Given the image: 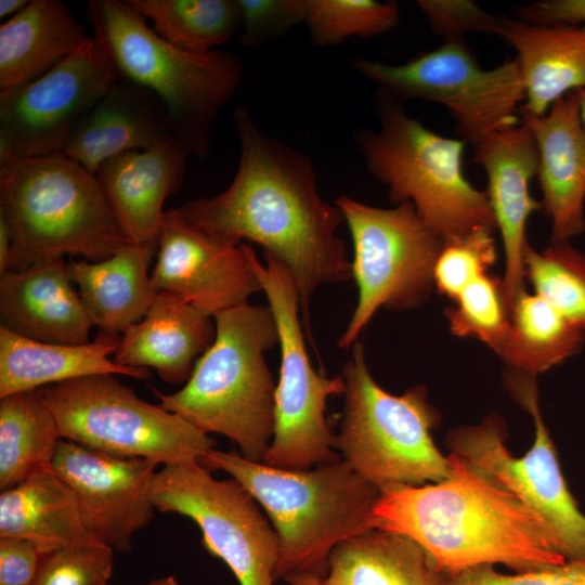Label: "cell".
<instances>
[{
	"mask_svg": "<svg viewBox=\"0 0 585 585\" xmlns=\"http://www.w3.org/2000/svg\"><path fill=\"white\" fill-rule=\"evenodd\" d=\"M506 386L514 399L533 418L531 448L514 457L506 447L507 428L491 414L480 424L447 433L446 446L472 468L515 494L545 524L554 547L566 561L585 562V515L569 490L558 454L543 421L535 376L509 370Z\"/></svg>",
	"mask_w": 585,
	"mask_h": 585,
	"instance_id": "cell-9",
	"label": "cell"
},
{
	"mask_svg": "<svg viewBox=\"0 0 585 585\" xmlns=\"http://www.w3.org/2000/svg\"><path fill=\"white\" fill-rule=\"evenodd\" d=\"M444 585H585V562L567 561L515 574H504L492 564H483L446 573Z\"/></svg>",
	"mask_w": 585,
	"mask_h": 585,
	"instance_id": "cell-40",
	"label": "cell"
},
{
	"mask_svg": "<svg viewBox=\"0 0 585 585\" xmlns=\"http://www.w3.org/2000/svg\"><path fill=\"white\" fill-rule=\"evenodd\" d=\"M116 376H84L39 389L62 439L161 466L200 463L214 448L207 433L159 404L142 400Z\"/></svg>",
	"mask_w": 585,
	"mask_h": 585,
	"instance_id": "cell-10",
	"label": "cell"
},
{
	"mask_svg": "<svg viewBox=\"0 0 585 585\" xmlns=\"http://www.w3.org/2000/svg\"><path fill=\"white\" fill-rule=\"evenodd\" d=\"M395 2L375 0H304L303 24L314 44L334 46L349 37H374L394 28Z\"/></svg>",
	"mask_w": 585,
	"mask_h": 585,
	"instance_id": "cell-34",
	"label": "cell"
},
{
	"mask_svg": "<svg viewBox=\"0 0 585 585\" xmlns=\"http://www.w3.org/2000/svg\"><path fill=\"white\" fill-rule=\"evenodd\" d=\"M336 205L351 234L358 287L355 309L337 343L351 349L380 308L403 311L427 300L443 239L410 202L385 209L341 195Z\"/></svg>",
	"mask_w": 585,
	"mask_h": 585,
	"instance_id": "cell-12",
	"label": "cell"
},
{
	"mask_svg": "<svg viewBox=\"0 0 585 585\" xmlns=\"http://www.w3.org/2000/svg\"><path fill=\"white\" fill-rule=\"evenodd\" d=\"M87 16L118 80L157 96L190 156L205 158L217 115L242 80L237 56L222 50L197 54L172 46L127 0H91Z\"/></svg>",
	"mask_w": 585,
	"mask_h": 585,
	"instance_id": "cell-6",
	"label": "cell"
},
{
	"mask_svg": "<svg viewBox=\"0 0 585 585\" xmlns=\"http://www.w3.org/2000/svg\"><path fill=\"white\" fill-rule=\"evenodd\" d=\"M473 150L474 162L487 176L485 193L503 240V295L510 314L515 300L525 291L526 223L542 208L530 192L531 181L538 171V152L532 131L521 120L490 134Z\"/></svg>",
	"mask_w": 585,
	"mask_h": 585,
	"instance_id": "cell-18",
	"label": "cell"
},
{
	"mask_svg": "<svg viewBox=\"0 0 585 585\" xmlns=\"http://www.w3.org/2000/svg\"><path fill=\"white\" fill-rule=\"evenodd\" d=\"M188 156L174 140L153 150L117 155L98 169L105 197L132 243L157 249L164 203L180 188Z\"/></svg>",
	"mask_w": 585,
	"mask_h": 585,
	"instance_id": "cell-21",
	"label": "cell"
},
{
	"mask_svg": "<svg viewBox=\"0 0 585 585\" xmlns=\"http://www.w3.org/2000/svg\"><path fill=\"white\" fill-rule=\"evenodd\" d=\"M62 440L56 419L40 390L0 399V490L52 468Z\"/></svg>",
	"mask_w": 585,
	"mask_h": 585,
	"instance_id": "cell-31",
	"label": "cell"
},
{
	"mask_svg": "<svg viewBox=\"0 0 585 585\" xmlns=\"http://www.w3.org/2000/svg\"><path fill=\"white\" fill-rule=\"evenodd\" d=\"M577 92L581 105L582 119L585 127V90H578Z\"/></svg>",
	"mask_w": 585,
	"mask_h": 585,
	"instance_id": "cell-47",
	"label": "cell"
},
{
	"mask_svg": "<svg viewBox=\"0 0 585 585\" xmlns=\"http://www.w3.org/2000/svg\"><path fill=\"white\" fill-rule=\"evenodd\" d=\"M105 585H108V584H105ZM145 585H179V583H178V581L176 580L174 576L168 575V576H165V577H159V578L153 580V581H151L150 583H147Z\"/></svg>",
	"mask_w": 585,
	"mask_h": 585,
	"instance_id": "cell-46",
	"label": "cell"
},
{
	"mask_svg": "<svg viewBox=\"0 0 585 585\" xmlns=\"http://www.w3.org/2000/svg\"><path fill=\"white\" fill-rule=\"evenodd\" d=\"M517 18L541 26H572L585 24V0H542L516 8Z\"/></svg>",
	"mask_w": 585,
	"mask_h": 585,
	"instance_id": "cell-42",
	"label": "cell"
},
{
	"mask_svg": "<svg viewBox=\"0 0 585 585\" xmlns=\"http://www.w3.org/2000/svg\"><path fill=\"white\" fill-rule=\"evenodd\" d=\"M239 159L220 194L184 203L183 218L214 243L236 247L243 239L282 263L298 290L311 338L309 302L323 284L352 278L351 261L337 232L339 207L321 196L310 158L265 134L246 108L234 112Z\"/></svg>",
	"mask_w": 585,
	"mask_h": 585,
	"instance_id": "cell-1",
	"label": "cell"
},
{
	"mask_svg": "<svg viewBox=\"0 0 585 585\" xmlns=\"http://www.w3.org/2000/svg\"><path fill=\"white\" fill-rule=\"evenodd\" d=\"M239 11V42L259 47L303 23L304 0H236Z\"/></svg>",
	"mask_w": 585,
	"mask_h": 585,
	"instance_id": "cell-38",
	"label": "cell"
},
{
	"mask_svg": "<svg viewBox=\"0 0 585 585\" xmlns=\"http://www.w3.org/2000/svg\"><path fill=\"white\" fill-rule=\"evenodd\" d=\"M453 335L473 338L495 352L509 326L502 280L489 272L470 283L445 310Z\"/></svg>",
	"mask_w": 585,
	"mask_h": 585,
	"instance_id": "cell-35",
	"label": "cell"
},
{
	"mask_svg": "<svg viewBox=\"0 0 585 585\" xmlns=\"http://www.w3.org/2000/svg\"><path fill=\"white\" fill-rule=\"evenodd\" d=\"M179 140L162 103L148 90L118 81L78 122L64 153L96 173L107 159Z\"/></svg>",
	"mask_w": 585,
	"mask_h": 585,
	"instance_id": "cell-22",
	"label": "cell"
},
{
	"mask_svg": "<svg viewBox=\"0 0 585 585\" xmlns=\"http://www.w3.org/2000/svg\"><path fill=\"white\" fill-rule=\"evenodd\" d=\"M200 464L229 473L266 512L280 541L275 582L302 573L324 578L338 544L376 529L380 490L344 459L289 470L212 448Z\"/></svg>",
	"mask_w": 585,
	"mask_h": 585,
	"instance_id": "cell-3",
	"label": "cell"
},
{
	"mask_svg": "<svg viewBox=\"0 0 585 585\" xmlns=\"http://www.w3.org/2000/svg\"><path fill=\"white\" fill-rule=\"evenodd\" d=\"M439 482L380 491L376 529L408 536L444 573L504 564L516 573L567 562L540 519L515 494L453 454Z\"/></svg>",
	"mask_w": 585,
	"mask_h": 585,
	"instance_id": "cell-2",
	"label": "cell"
},
{
	"mask_svg": "<svg viewBox=\"0 0 585 585\" xmlns=\"http://www.w3.org/2000/svg\"><path fill=\"white\" fill-rule=\"evenodd\" d=\"M538 152L542 207L551 220L552 242L585 231V127L578 92L558 99L543 116L520 113Z\"/></svg>",
	"mask_w": 585,
	"mask_h": 585,
	"instance_id": "cell-19",
	"label": "cell"
},
{
	"mask_svg": "<svg viewBox=\"0 0 585 585\" xmlns=\"http://www.w3.org/2000/svg\"><path fill=\"white\" fill-rule=\"evenodd\" d=\"M0 537L29 541L41 556L100 544L84 525L73 492L52 468L1 491Z\"/></svg>",
	"mask_w": 585,
	"mask_h": 585,
	"instance_id": "cell-28",
	"label": "cell"
},
{
	"mask_svg": "<svg viewBox=\"0 0 585 585\" xmlns=\"http://www.w3.org/2000/svg\"><path fill=\"white\" fill-rule=\"evenodd\" d=\"M156 461L119 457L62 439L54 473L73 492L84 525L102 545L129 551L132 537L154 518Z\"/></svg>",
	"mask_w": 585,
	"mask_h": 585,
	"instance_id": "cell-16",
	"label": "cell"
},
{
	"mask_svg": "<svg viewBox=\"0 0 585 585\" xmlns=\"http://www.w3.org/2000/svg\"><path fill=\"white\" fill-rule=\"evenodd\" d=\"M92 35L60 0H30L0 26V93L47 74Z\"/></svg>",
	"mask_w": 585,
	"mask_h": 585,
	"instance_id": "cell-26",
	"label": "cell"
},
{
	"mask_svg": "<svg viewBox=\"0 0 585 585\" xmlns=\"http://www.w3.org/2000/svg\"><path fill=\"white\" fill-rule=\"evenodd\" d=\"M65 258L0 274V327L27 339L88 343L94 326Z\"/></svg>",
	"mask_w": 585,
	"mask_h": 585,
	"instance_id": "cell-20",
	"label": "cell"
},
{
	"mask_svg": "<svg viewBox=\"0 0 585 585\" xmlns=\"http://www.w3.org/2000/svg\"><path fill=\"white\" fill-rule=\"evenodd\" d=\"M417 6L432 31L444 39H464L466 34L497 35L502 17L485 12L470 0H418Z\"/></svg>",
	"mask_w": 585,
	"mask_h": 585,
	"instance_id": "cell-39",
	"label": "cell"
},
{
	"mask_svg": "<svg viewBox=\"0 0 585 585\" xmlns=\"http://www.w3.org/2000/svg\"><path fill=\"white\" fill-rule=\"evenodd\" d=\"M497 36L517 53L525 89L520 113L543 116L561 96L585 90V27L502 17Z\"/></svg>",
	"mask_w": 585,
	"mask_h": 585,
	"instance_id": "cell-25",
	"label": "cell"
},
{
	"mask_svg": "<svg viewBox=\"0 0 585 585\" xmlns=\"http://www.w3.org/2000/svg\"><path fill=\"white\" fill-rule=\"evenodd\" d=\"M377 108L378 130H361L356 144L368 172L388 187L389 199L410 202L443 240L477 227L496 230L486 193L464 173L466 142L430 130L381 92Z\"/></svg>",
	"mask_w": 585,
	"mask_h": 585,
	"instance_id": "cell-7",
	"label": "cell"
},
{
	"mask_svg": "<svg viewBox=\"0 0 585 585\" xmlns=\"http://www.w3.org/2000/svg\"><path fill=\"white\" fill-rule=\"evenodd\" d=\"M494 232L477 227L443 240L433 272L440 294L454 301L470 283L489 272L497 258Z\"/></svg>",
	"mask_w": 585,
	"mask_h": 585,
	"instance_id": "cell-36",
	"label": "cell"
},
{
	"mask_svg": "<svg viewBox=\"0 0 585 585\" xmlns=\"http://www.w3.org/2000/svg\"><path fill=\"white\" fill-rule=\"evenodd\" d=\"M155 251L132 243L99 262L69 261L70 277L101 332L118 335L144 317L158 292L148 273Z\"/></svg>",
	"mask_w": 585,
	"mask_h": 585,
	"instance_id": "cell-27",
	"label": "cell"
},
{
	"mask_svg": "<svg viewBox=\"0 0 585 585\" xmlns=\"http://www.w3.org/2000/svg\"><path fill=\"white\" fill-rule=\"evenodd\" d=\"M353 66L394 100L443 105L460 139L472 147L520 122L517 112L524 104L525 89L516 57L485 69L464 39H444L402 64L355 57Z\"/></svg>",
	"mask_w": 585,
	"mask_h": 585,
	"instance_id": "cell-13",
	"label": "cell"
},
{
	"mask_svg": "<svg viewBox=\"0 0 585 585\" xmlns=\"http://www.w3.org/2000/svg\"><path fill=\"white\" fill-rule=\"evenodd\" d=\"M29 0H0V18H11L18 14Z\"/></svg>",
	"mask_w": 585,
	"mask_h": 585,
	"instance_id": "cell-44",
	"label": "cell"
},
{
	"mask_svg": "<svg viewBox=\"0 0 585 585\" xmlns=\"http://www.w3.org/2000/svg\"><path fill=\"white\" fill-rule=\"evenodd\" d=\"M584 342L581 329L541 295L525 290L514 302L496 353L510 369L536 376L581 352Z\"/></svg>",
	"mask_w": 585,
	"mask_h": 585,
	"instance_id": "cell-30",
	"label": "cell"
},
{
	"mask_svg": "<svg viewBox=\"0 0 585 585\" xmlns=\"http://www.w3.org/2000/svg\"><path fill=\"white\" fill-rule=\"evenodd\" d=\"M11 249V235L6 222L0 217V274L6 271Z\"/></svg>",
	"mask_w": 585,
	"mask_h": 585,
	"instance_id": "cell-43",
	"label": "cell"
},
{
	"mask_svg": "<svg viewBox=\"0 0 585 585\" xmlns=\"http://www.w3.org/2000/svg\"><path fill=\"white\" fill-rule=\"evenodd\" d=\"M524 266L534 292L585 334V253L570 242H552L543 251L529 245Z\"/></svg>",
	"mask_w": 585,
	"mask_h": 585,
	"instance_id": "cell-33",
	"label": "cell"
},
{
	"mask_svg": "<svg viewBox=\"0 0 585 585\" xmlns=\"http://www.w3.org/2000/svg\"><path fill=\"white\" fill-rule=\"evenodd\" d=\"M343 414L335 448L380 491L446 479L452 471L431 435L440 421L425 387L401 395L381 388L366 364L363 342L351 347L343 365Z\"/></svg>",
	"mask_w": 585,
	"mask_h": 585,
	"instance_id": "cell-8",
	"label": "cell"
},
{
	"mask_svg": "<svg viewBox=\"0 0 585 585\" xmlns=\"http://www.w3.org/2000/svg\"><path fill=\"white\" fill-rule=\"evenodd\" d=\"M243 246L276 321L281 350L273 438L262 463L307 470L339 460L325 412L329 396L343 394L344 379L342 375L327 377L312 366L300 321V299L288 270L266 255L262 264L250 244Z\"/></svg>",
	"mask_w": 585,
	"mask_h": 585,
	"instance_id": "cell-11",
	"label": "cell"
},
{
	"mask_svg": "<svg viewBox=\"0 0 585 585\" xmlns=\"http://www.w3.org/2000/svg\"><path fill=\"white\" fill-rule=\"evenodd\" d=\"M41 554L29 541L0 537V585H31Z\"/></svg>",
	"mask_w": 585,
	"mask_h": 585,
	"instance_id": "cell-41",
	"label": "cell"
},
{
	"mask_svg": "<svg viewBox=\"0 0 585 585\" xmlns=\"http://www.w3.org/2000/svg\"><path fill=\"white\" fill-rule=\"evenodd\" d=\"M120 337L101 332L83 344L47 343L0 327V399L92 375H122L147 379V368L118 365L115 354Z\"/></svg>",
	"mask_w": 585,
	"mask_h": 585,
	"instance_id": "cell-24",
	"label": "cell"
},
{
	"mask_svg": "<svg viewBox=\"0 0 585 585\" xmlns=\"http://www.w3.org/2000/svg\"><path fill=\"white\" fill-rule=\"evenodd\" d=\"M0 217L11 235L6 271L65 256L99 262L132 244L96 174L64 152L0 165Z\"/></svg>",
	"mask_w": 585,
	"mask_h": 585,
	"instance_id": "cell-4",
	"label": "cell"
},
{
	"mask_svg": "<svg viewBox=\"0 0 585 585\" xmlns=\"http://www.w3.org/2000/svg\"><path fill=\"white\" fill-rule=\"evenodd\" d=\"M151 281L156 291L173 294L212 317L261 291L243 243H214L179 208L165 211Z\"/></svg>",
	"mask_w": 585,
	"mask_h": 585,
	"instance_id": "cell-17",
	"label": "cell"
},
{
	"mask_svg": "<svg viewBox=\"0 0 585 585\" xmlns=\"http://www.w3.org/2000/svg\"><path fill=\"white\" fill-rule=\"evenodd\" d=\"M172 46L197 54L218 50L239 31L236 0H127Z\"/></svg>",
	"mask_w": 585,
	"mask_h": 585,
	"instance_id": "cell-32",
	"label": "cell"
},
{
	"mask_svg": "<svg viewBox=\"0 0 585 585\" xmlns=\"http://www.w3.org/2000/svg\"><path fill=\"white\" fill-rule=\"evenodd\" d=\"M118 81L92 35L43 76L0 93V165L63 153L81 118Z\"/></svg>",
	"mask_w": 585,
	"mask_h": 585,
	"instance_id": "cell-15",
	"label": "cell"
},
{
	"mask_svg": "<svg viewBox=\"0 0 585 585\" xmlns=\"http://www.w3.org/2000/svg\"><path fill=\"white\" fill-rule=\"evenodd\" d=\"M211 318L182 298L158 291L144 317L122 333L113 360L126 367H152L169 384L187 381L214 341Z\"/></svg>",
	"mask_w": 585,
	"mask_h": 585,
	"instance_id": "cell-23",
	"label": "cell"
},
{
	"mask_svg": "<svg viewBox=\"0 0 585 585\" xmlns=\"http://www.w3.org/2000/svg\"><path fill=\"white\" fill-rule=\"evenodd\" d=\"M216 338L197 360L185 386L154 390L159 405L205 433L223 434L245 458L262 463L274 429L276 385L264 352L278 344L269 306L248 302L213 316Z\"/></svg>",
	"mask_w": 585,
	"mask_h": 585,
	"instance_id": "cell-5",
	"label": "cell"
},
{
	"mask_svg": "<svg viewBox=\"0 0 585 585\" xmlns=\"http://www.w3.org/2000/svg\"><path fill=\"white\" fill-rule=\"evenodd\" d=\"M156 510L192 519L202 544L240 585H273L278 536L256 498L235 479H214L199 461L165 465L155 474Z\"/></svg>",
	"mask_w": 585,
	"mask_h": 585,
	"instance_id": "cell-14",
	"label": "cell"
},
{
	"mask_svg": "<svg viewBox=\"0 0 585 585\" xmlns=\"http://www.w3.org/2000/svg\"><path fill=\"white\" fill-rule=\"evenodd\" d=\"M113 566V549L105 545L61 548L41 556L31 585H105Z\"/></svg>",
	"mask_w": 585,
	"mask_h": 585,
	"instance_id": "cell-37",
	"label": "cell"
},
{
	"mask_svg": "<svg viewBox=\"0 0 585 585\" xmlns=\"http://www.w3.org/2000/svg\"><path fill=\"white\" fill-rule=\"evenodd\" d=\"M285 581L287 585H324L323 577L310 573L296 574Z\"/></svg>",
	"mask_w": 585,
	"mask_h": 585,
	"instance_id": "cell-45",
	"label": "cell"
},
{
	"mask_svg": "<svg viewBox=\"0 0 585 585\" xmlns=\"http://www.w3.org/2000/svg\"><path fill=\"white\" fill-rule=\"evenodd\" d=\"M428 552L406 535L372 529L338 544L324 585H444Z\"/></svg>",
	"mask_w": 585,
	"mask_h": 585,
	"instance_id": "cell-29",
	"label": "cell"
}]
</instances>
